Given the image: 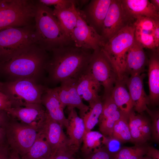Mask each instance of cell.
<instances>
[{
	"label": "cell",
	"mask_w": 159,
	"mask_h": 159,
	"mask_svg": "<svg viewBox=\"0 0 159 159\" xmlns=\"http://www.w3.org/2000/svg\"><path fill=\"white\" fill-rule=\"evenodd\" d=\"M90 50L71 45L50 52L45 69L48 73L47 82L56 84L77 79L87 67L92 54Z\"/></svg>",
	"instance_id": "6da1fadb"
},
{
	"label": "cell",
	"mask_w": 159,
	"mask_h": 159,
	"mask_svg": "<svg viewBox=\"0 0 159 159\" xmlns=\"http://www.w3.org/2000/svg\"><path fill=\"white\" fill-rule=\"evenodd\" d=\"M49 54L37 44L9 60L0 62V70L11 79L9 81L28 79L37 82L45 71Z\"/></svg>",
	"instance_id": "7a4b0ae2"
},
{
	"label": "cell",
	"mask_w": 159,
	"mask_h": 159,
	"mask_svg": "<svg viewBox=\"0 0 159 159\" xmlns=\"http://www.w3.org/2000/svg\"><path fill=\"white\" fill-rule=\"evenodd\" d=\"M34 25L37 44L47 52L73 44L54 14L53 10L39 0H37Z\"/></svg>",
	"instance_id": "3957f363"
},
{
	"label": "cell",
	"mask_w": 159,
	"mask_h": 159,
	"mask_svg": "<svg viewBox=\"0 0 159 159\" xmlns=\"http://www.w3.org/2000/svg\"><path fill=\"white\" fill-rule=\"evenodd\" d=\"M135 30L133 25L129 24L105 41L100 47L120 80L127 77L125 73L127 55L134 40Z\"/></svg>",
	"instance_id": "277c9868"
},
{
	"label": "cell",
	"mask_w": 159,
	"mask_h": 159,
	"mask_svg": "<svg viewBox=\"0 0 159 159\" xmlns=\"http://www.w3.org/2000/svg\"><path fill=\"white\" fill-rule=\"evenodd\" d=\"M37 44L34 24L0 30V62L6 61Z\"/></svg>",
	"instance_id": "5b68a950"
},
{
	"label": "cell",
	"mask_w": 159,
	"mask_h": 159,
	"mask_svg": "<svg viewBox=\"0 0 159 159\" xmlns=\"http://www.w3.org/2000/svg\"><path fill=\"white\" fill-rule=\"evenodd\" d=\"M37 0H1L0 30L34 24Z\"/></svg>",
	"instance_id": "8992f818"
},
{
	"label": "cell",
	"mask_w": 159,
	"mask_h": 159,
	"mask_svg": "<svg viewBox=\"0 0 159 159\" xmlns=\"http://www.w3.org/2000/svg\"><path fill=\"white\" fill-rule=\"evenodd\" d=\"M46 87L33 80L20 79L3 83L2 92L9 97L12 107H15L41 104Z\"/></svg>",
	"instance_id": "52a82bcc"
},
{
	"label": "cell",
	"mask_w": 159,
	"mask_h": 159,
	"mask_svg": "<svg viewBox=\"0 0 159 159\" xmlns=\"http://www.w3.org/2000/svg\"><path fill=\"white\" fill-rule=\"evenodd\" d=\"M4 129L9 148L21 157L28 152L39 134L37 128L19 122L9 116Z\"/></svg>",
	"instance_id": "ba28073f"
},
{
	"label": "cell",
	"mask_w": 159,
	"mask_h": 159,
	"mask_svg": "<svg viewBox=\"0 0 159 159\" xmlns=\"http://www.w3.org/2000/svg\"><path fill=\"white\" fill-rule=\"evenodd\" d=\"M87 68L104 89L103 96L110 95L116 81L117 73L100 48L94 50Z\"/></svg>",
	"instance_id": "9c48e42d"
},
{
	"label": "cell",
	"mask_w": 159,
	"mask_h": 159,
	"mask_svg": "<svg viewBox=\"0 0 159 159\" xmlns=\"http://www.w3.org/2000/svg\"><path fill=\"white\" fill-rule=\"evenodd\" d=\"M39 132L50 147L52 155L57 153L73 154L76 152L70 145L68 138L64 133L63 127L50 118L47 114Z\"/></svg>",
	"instance_id": "30bf717a"
},
{
	"label": "cell",
	"mask_w": 159,
	"mask_h": 159,
	"mask_svg": "<svg viewBox=\"0 0 159 159\" xmlns=\"http://www.w3.org/2000/svg\"><path fill=\"white\" fill-rule=\"evenodd\" d=\"M78 11L77 23L70 37L74 45L77 47L94 50L100 48L105 41L93 27L88 24L80 11Z\"/></svg>",
	"instance_id": "8fae6325"
},
{
	"label": "cell",
	"mask_w": 159,
	"mask_h": 159,
	"mask_svg": "<svg viewBox=\"0 0 159 159\" xmlns=\"http://www.w3.org/2000/svg\"><path fill=\"white\" fill-rule=\"evenodd\" d=\"M121 0H112L102 28V36L105 41L130 24Z\"/></svg>",
	"instance_id": "7c38bea8"
},
{
	"label": "cell",
	"mask_w": 159,
	"mask_h": 159,
	"mask_svg": "<svg viewBox=\"0 0 159 159\" xmlns=\"http://www.w3.org/2000/svg\"><path fill=\"white\" fill-rule=\"evenodd\" d=\"M60 85L56 87L59 101L63 107L77 108L82 118L89 109L79 95L76 88V79H69L63 81Z\"/></svg>",
	"instance_id": "4fadbf2b"
},
{
	"label": "cell",
	"mask_w": 159,
	"mask_h": 159,
	"mask_svg": "<svg viewBox=\"0 0 159 159\" xmlns=\"http://www.w3.org/2000/svg\"><path fill=\"white\" fill-rule=\"evenodd\" d=\"M11 117L25 124L33 126L39 130L46 116L43 105L30 104L24 106L11 107L6 111Z\"/></svg>",
	"instance_id": "5bb4252c"
},
{
	"label": "cell",
	"mask_w": 159,
	"mask_h": 159,
	"mask_svg": "<svg viewBox=\"0 0 159 159\" xmlns=\"http://www.w3.org/2000/svg\"><path fill=\"white\" fill-rule=\"evenodd\" d=\"M145 74L143 73L128 77L124 80L133 103L135 110L141 113L148 108L149 103V96L146 94L143 87V80Z\"/></svg>",
	"instance_id": "9a60e30c"
},
{
	"label": "cell",
	"mask_w": 159,
	"mask_h": 159,
	"mask_svg": "<svg viewBox=\"0 0 159 159\" xmlns=\"http://www.w3.org/2000/svg\"><path fill=\"white\" fill-rule=\"evenodd\" d=\"M41 104L45 108L47 115L63 127H67L68 123L65 116L64 108L59 98L56 87H46L41 97Z\"/></svg>",
	"instance_id": "2e32d148"
},
{
	"label": "cell",
	"mask_w": 159,
	"mask_h": 159,
	"mask_svg": "<svg viewBox=\"0 0 159 159\" xmlns=\"http://www.w3.org/2000/svg\"><path fill=\"white\" fill-rule=\"evenodd\" d=\"M129 125L133 143L142 145L150 138L151 123L146 117L136 115L132 110L128 114Z\"/></svg>",
	"instance_id": "e0dca14e"
},
{
	"label": "cell",
	"mask_w": 159,
	"mask_h": 159,
	"mask_svg": "<svg viewBox=\"0 0 159 159\" xmlns=\"http://www.w3.org/2000/svg\"><path fill=\"white\" fill-rule=\"evenodd\" d=\"M143 48L135 39L127 54L125 70L126 77L144 73L147 60Z\"/></svg>",
	"instance_id": "ac0fdd59"
},
{
	"label": "cell",
	"mask_w": 159,
	"mask_h": 159,
	"mask_svg": "<svg viewBox=\"0 0 159 159\" xmlns=\"http://www.w3.org/2000/svg\"><path fill=\"white\" fill-rule=\"evenodd\" d=\"M101 85L94 78L87 67L85 71L76 79V88L81 98L89 104L101 97L99 95Z\"/></svg>",
	"instance_id": "d6986e66"
},
{
	"label": "cell",
	"mask_w": 159,
	"mask_h": 159,
	"mask_svg": "<svg viewBox=\"0 0 159 159\" xmlns=\"http://www.w3.org/2000/svg\"><path fill=\"white\" fill-rule=\"evenodd\" d=\"M112 0H93L81 13L90 25L96 30L102 29L103 22Z\"/></svg>",
	"instance_id": "ffe728a7"
},
{
	"label": "cell",
	"mask_w": 159,
	"mask_h": 159,
	"mask_svg": "<svg viewBox=\"0 0 159 159\" xmlns=\"http://www.w3.org/2000/svg\"><path fill=\"white\" fill-rule=\"evenodd\" d=\"M125 14L130 21L140 16L159 19V12L148 0H121Z\"/></svg>",
	"instance_id": "44dd1931"
},
{
	"label": "cell",
	"mask_w": 159,
	"mask_h": 159,
	"mask_svg": "<svg viewBox=\"0 0 159 159\" xmlns=\"http://www.w3.org/2000/svg\"><path fill=\"white\" fill-rule=\"evenodd\" d=\"M67 108L68 123L67 133L70 145L76 152L82 143L85 126L82 118L78 115L75 109Z\"/></svg>",
	"instance_id": "7402d4cb"
},
{
	"label": "cell",
	"mask_w": 159,
	"mask_h": 159,
	"mask_svg": "<svg viewBox=\"0 0 159 159\" xmlns=\"http://www.w3.org/2000/svg\"><path fill=\"white\" fill-rule=\"evenodd\" d=\"M77 1L68 6H55L53 10L62 28L70 38L78 19V11L75 7Z\"/></svg>",
	"instance_id": "603a6c76"
},
{
	"label": "cell",
	"mask_w": 159,
	"mask_h": 159,
	"mask_svg": "<svg viewBox=\"0 0 159 159\" xmlns=\"http://www.w3.org/2000/svg\"><path fill=\"white\" fill-rule=\"evenodd\" d=\"M149 97L150 102L158 103L159 99V57L158 52L153 53L148 61Z\"/></svg>",
	"instance_id": "cb8c5ba5"
},
{
	"label": "cell",
	"mask_w": 159,
	"mask_h": 159,
	"mask_svg": "<svg viewBox=\"0 0 159 159\" xmlns=\"http://www.w3.org/2000/svg\"><path fill=\"white\" fill-rule=\"evenodd\" d=\"M125 82L118 80L110 95L118 108L129 113L133 107V103Z\"/></svg>",
	"instance_id": "d4e9b609"
},
{
	"label": "cell",
	"mask_w": 159,
	"mask_h": 159,
	"mask_svg": "<svg viewBox=\"0 0 159 159\" xmlns=\"http://www.w3.org/2000/svg\"><path fill=\"white\" fill-rule=\"evenodd\" d=\"M51 149L43 135L39 132L38 137L28 152L21 159H50Z\"/></svg>",
	"instance_id": "484cf974"
},
{
	"label": "cell",
	"mask_w": 159,
	"mask_h": 159,
	"mask_svg": "<svg viewBox=\"0 0 159 159\" xmlns=\"http://www.w3.org/2000/svg\"><path fill=\"white\" fill-rule=\"evenodd\" d=\"M129 113L123 112L115 122L113 128L112 136L122 143H133L129 127Z\"/></svg>",
	"instance_id": "4316f807"
},
{
	"label": "cell",
	"mask_w": 159,
	"mask_h": 159,
	"mask_svg": "<svg viewBox=\"0 0 159 159\" xmlns=\"http://www.w3.org/2000/svg\"><path fill=\"white\" fill-rule=\"evenodd\" d=\"M89 110L82 118L85 124L86 131L92 130L99 122L102 109L101 98L89 104Z\"/></svg>",
	"instance_id": "83f0119b"
},
{
	"label": "cell",
	"mask_w": 159,
	"mask_h": 159,
	"mask_svg": "<svg viewBox=\"0 0 159 159\" xmlns=\"http://www.w3.org/2000/svg\"><path fill=\"white\" fill-rule=\"evenodd\" d=\"M103 136L98 131H85L82 139V151L86 154H90L95 149L101 147Z\"/></svg>",
	"instance_id": "f1b7e54d"
},
{
	"label": "cell",
	"mask_w": 159,
	"mask_h": 159,
	"mask_svg": "<svg viewBox=\"0 0 159 159\" xmlns=\"http://www.w3.org/2000/svg\"><path fill=\"white\" fill-rule=\"evenodd\" d=\"M148 146L142 144L122 147L112 158L113 159H140L146 155Z\"/></svg>",
	"instance_id": "f546056e"
},
{
	"label": "cell",
	"mask_w": 159,
	"mask_h": 159,
	"mask_svg": "<svg viewBox=\"0 0 159 159\" xmlns=\"http://www.w3.org/2000/svg\"><path fill=\"white\" fill-rule=\"evenodd\" d=\"M123 112L118 109L110 117L98 122L100 131L104 136H112L115 123Z\"/></svg>",
	"instance_id": "4dcf8cb0"
},
{
	"label": "cell",
	"mask_w": 159,
	"mask_h": 159,
	"mask_svg": "<svg viewBox=\"0 0 159 159\" xmlns=\"http://www.w3.org/2000/svg\"><path fill=\"white\" fill-rule=\"evenodd\" d=\"M133 24L135 30L152 33L157 20L151 17L140 16L137 17Z\"/></svg>",
	"instance_id": "1f68e13d"
},
{
	"label": "cell",
	"mask_w": 159,
	"mask_h": 159,
	"mask_svg": "<svg viewBox=\"0 0 159 159\" xmlns=\"http://www.w3.org/2000/svg\"><path fill=\"white\" fill-rule=\"evenodd\" d=\"M134 37L143 48L152 49L156 48L152 33L135 30Z\"/></svg>",
	"instance_id": "d6a6232c"
},
{
	"label": "cell",
	"mask_w": 159,
	"mask_h": 159,
	"mask_svg": "<svg viewBox=\"0 0 159 159\" xmlns=\"http://www.w3.org/2000/svg\"><path fill=\"white\" fill-rule=\"evenodd\" d=\"M122 143L117 139L112 136H103L102 145L109 154L112 157L117 153L122 147L121 144Z\"/></svg>",
	"instance_id": "836d02e7"
},
{
	"label": "cell",
	"mask_w": 159,
	"mask_h": 159,
	"mask_svg": "<svg viewBox=\"0 0 159 159\" xmlns=\"http://www.w3.org/2000/svg\"><path fill=\"white\" fill-rule=\"evenodd\" d=\"M150 115L152 120L151 133L153 140L158 143L159 141V113L158 111H153L148 108L146 110Z\"/></svg>",
	"instance_id": "e575fe53"
},
{
	"label": "cell",
	"mask_w": 159,
	"mask_h": 159,
	"mask_svg": "<svg viewBox=\"0 0 159 159\" xmlns=\"http://www.w3.org/2000/svg\"><path fill=\"white\" fill-rule=\"evenodd\" d=\"M90 154L88 159H113L103 147L95 149Z\"/></svg>",
	"instance_id": "d590c367"
},
{
	"label": "cell",
	"mask_w": 159,
	"mask_h": 159,
	"mask_svg": "<svg viewBox=\"0 0 159 159\" xmlns=\"http://www.w3.org/2000/svg\"><path fill=\"white\" fill-rule=\"evenodd\" d=\"M39 1L47 6L54 5L67 6L75 2V0H39Z\"/></svg>",
	"instance_id": "8d00e7d4"
},
{
	"label": "cell",
	"mask_w": 159,
	"mask_h": 159,
	"mask_svg": "<svg viewBox=\"0 0 159 159\" xmlns=\"http://www.w3.org/2000/svg\"><path fill=\"white\" fill-rule=\"evenodd\" d=\"M12 107V105L8 97L0 90V110L6 112Z\"/></svg>",
	"instance_id": "74e56055"
},
{
	"label": "cell",
	"mask_w": 159,
	"mask_h": 159,
	"mask_svg": "<svg viewBox=\"0 0 159 159\" xmlns=\"http://www.w3.org/2000/svg\"><path fill=\"white\" fill-rule=\"evenodd\" d=\"M152 34L154 39L155 47L157 48L159 45V20L156 21Z\"/></svg>",
	"instance_id": "f35d334b"
},
{
	"label": "cell",
	"mask_w": 159,
	"mask_h": 159,
	"mask_svg": "<svg viewBox=\"0 0 159 159\" xmlns=\"http://www.w3.org/2000/svg\"><path fill=\"white\" fill-rule=\"evenodd\" d=\"M10 149L7 145L0 144V159H9Z\"/></svg>",
	"instance_id": "ab89813d"
},
{
	"label": "cell",
	"mask_w": 159,
	"mask_h": 159,
	"mask_svg": "<svg viewBox=\"0 0 159 159\" xmlns=\"http://www.w3.org/2000/svg\"><path fill=\"white\" fill-rule=\"evenodd\" d=\"M146 155L152 159H159V150L154 147L148 146Z\"/></svg>",
	"instance_id": "60d3db41"
},
{
	"label": "cell",
	"mask_w": 159,
	"mask_h": 159,
	"mask_svg": "<svg viewBox=\"0 0 159 159\" xmlns=\"http://www.w3.org/2000/svg\"><path fill=\"white\" fill-rule=\"evenodd\" d=\"M73 155L68 153H57L52 155L50 159H73Z\"/></svg>",
	"instance_id": "b9f144b4"
},
{
	"label": "cell",
	"mask_w": 159,
	"mask_h": 159,
	"mask_svg": "<svg viewBox=\"0 0 159 159\" xmlns=\"http://www.w3.org/2000/svg\"><path fill=\"white\" fill-rule=\"evenodd\" d=\"M9 118V116L6 112L0 110V126L4 128Z\"/></svg>",
	"instance_id": "7bdbcfd3"
},
{
	"label": "cell",
	"mask_w": 159,
	"mask_h": 159,
	"mask_svg": "<svg viewBox=\"0 0 159 159\" xmlns=\"http://www.w3.org/2000/svg\"><path fill=\"white\" fill-rule=\"evenodd\" d=\"M0 144L1 145H7L6 142V135L4 129L3 127L0 126Z\"/></svg>",
	"instance_id": "ee69618b"
},
{
	"label": "cell",
	"mask_w": 159,
	"mask_h": 159,
	"mask_svg": "<svg viewBox=\"0 0 159 159\" xmlns=\"http://www.w3.org/2000/svg\"><path fill=\"white\" fill-rule=\"evenodd\" d=\"M9 159H21L19 155L16 151L10 149V153Z\"/></svg>",
	"instance_id": "f6af8a7d"
},
{
	"label": "cell",
	"mask_w": 159,
	"mask_h": 159,
	"mask_svg": "<svg viewBox=\"0 0 159 159\" xmlns=\"http://www.w3.org/2000/svg\"><path fill=\"white\" fill-rule=\"evenodd\" d=\"M151 3L155 7L158 11L159 10V0H151L150 1Z\"/></svg>",
	"instance_id": "bcb514c9"
},
{
	"label": "cell",
	"mask_w": 159,
	"mask_h": 159,
	"mask_svg": "<svg viewBox=\"0 0 159 159\" xmlns=\"http://www.w3.org/2000/svg\"><path fill=\"white\" fill-rule=\"evenodd\" d=\"M3 83L0 82V90L2 92Z\"/></svg>",
	"instance_id": "7dc6e473"
},
{
	"label": "cell",
	"mask_w": 159,
	"mask_h": 159,
	"mask_svg": "<svg viewBox=\"0 0 159 159\" xmlns=\"http://www.w3.org/2000/svg\"><path fill=\"white\" fill-rule=\"evenodd\" d=\"M140 159H152L150 158L148 156H145V157L143 156Z\"/></svg>",
	"instance_id": "c3c4849f"
},
{
	"label": "cell",
	"mask_w": 159,
	"mask_h": 159,
	"mask_svg": "<svg viewBox=\"0 0 159 159\" xmlns=\"http://www.w3.org/2000/svg\"><path fill=\"white\" fill-rule=\"evenodd\" d=\"M1 0H0V4L1 3Z\"/></svg>",
	"instance_id": "681fc988"
}]
</instances>
